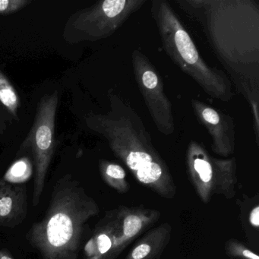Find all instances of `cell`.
I'll return each instance as SVG.
<instances>
[{
    "instance_id": "277c9868",
    "label": "cell",
    "mask_w": 259,
    "mask_h": 259,
    "mask_svg": "<svg viewBox=\"0 0 259 259\" xmlns=\"http://www.w3.org/2000/svg\"><path fill=\"white\" fill-rule=\"evenodd\" d=\"M59 94L57 91L40 99L34 123L22 148L30 147L35 166L33 204L37 206L45 189L47 174L55 148V122Z\"/></svg>"
},
{
    "instance_id": "7c38bea8",
    "label": "cell",
    "mask_w": 259,
    "mask_h": 259,
    "mask_svg": "<svg viewBox=\"0 0 259 259\" xmlns=\"http://www.w3.org/2000/svg\"><path fill=\"white\" fill-rule=\"evenodd\" d=\"M201 116L206 126L210 130L215 143L213 144L214 151L221 155L227 156L232 150L227 146L224 141V124L221 116L213 109L207 107H201Z\"/></svg>"
},
{
    "instance_id": "7a4b0ae2",
    "label": "cell",
    "mask_w": 259,
    "mask_h": 259,
    "mask_svg": "<svg viewBox=\"0 0 259 259\" xmlns=\"http://www.w3.org/2000/svg\"><path fill=\"white\" fill-rule=\"evenodd\" d=\"M86 122L92 130L107 138L114 154L142 186L163 198H174L177 186L167 166L151 146L140 140L130 125L101 115H91Z\"/></svg>"
},
{
    "instance_id": "4fadbf2b",
    "label": "cell",
    "mask_w": 259,
    "mask_h": 259,
    "mask_svg": "<svg viewBox=\"0 0 259 259\" xmlns=\"http://www.w3.org/2000/svg\"><path fill=\"white\" fill-rule=\"evenodd\" d=\"M100 172L104 181L119 193H125L130 189L125 169L117 163L101 160Z\"/></svg>"
},
{
    "instance_id": "3957f363",
    "label": "cell",
    "mask_w": 259,
    "mask_h": 259,
    "mask_svg": "<svg viewBox=\"0 0 259 259\" xmlns=\"http://www.w3.org/2000/svg\"><path fill=\"white\" fill-rule=\"evenodd\" d=\"M157 14L165 48L174 61L209 95L221 100L230 98V91L222 75L206 66L190 36L164 3Z\"/></svg>"
},
{
    "instance_id": "8992f818",
    "label": "cell",
    "mask_w": 259,
    "mask_h": 259,
    "mask_svg": "<svg viewBox=\"0 0 259 259\" xmlns=\"http://www.w3.org/2000/svg\"><path fill=\"white\" fill-rule=\"evenodd\" d=\"M189 175L199 198L207 203L214 194L233 198L236 195V166L233 160H215L199 146L189 148Z\"/></svg>"
},
{
    "instance_id": "9c48e42d",
    "label": "cell",
    "mask_w": 259,
    "mask_h": 259,
    "mask_svg": "<svg viewBox=\"0 0 259 259\" xmlns=\"http://www.w3.org/2000/svg\"><path fill=\"white\" fill-rule=\"evenodd\" d=\"M119 234L117 209L106 212L84 247L83 259H116Z\"/></svg>"
},
{
    "instance_id": "e0dca14e",
    "label": "cell",
    "mask_w": 259,
    "mask_h": 259,
    "mask_svg": "<svg viewBox=\"0 0 259 259\" xmlns=\"http://www.w3.org/2000/svg\"><path fill=\"white\" fill-rule=\"evenodd\" d=\"M30 4L29 0H0V16L16 13Z\"/></svg>"
},
{
    "instance_id": "8fae6325",
    "label": "cell",
    "mask_w": 259,
    "mask_h": 259,
    "mask_svg": "<svg viewBox=\"0 0 259 259\" xmlns=\"http://www.w3.org/2000/svg\"><path fill=\"white\" fill-rule=\"evenodd\" d=\"M171 232L169 223L152 229L136 242L125 259L159 258L170 240Z\"/></svg>"
},
{
    "instance_id": "d6986e66",
    "label": "cell",
    "mask_w": 259,
    "mask_h": 259,
    "mask_svg": "<svg viewBox=\"0 0 259 259\" xmlns=\"http://www.w3.org/2000/svg\"><path fill=\"white\" fill-rule=\"evenodd\" d=\"M0 259H14L11 253L6 248L0 249Z\"/></svg>"
},
{
    "instance_id": "5bb4252c",
    "label": "cell",
    "mask_w": 259,
    "mask_h": 259,
    "mask_svg": "<svg viewBox=\"0 0 259 259\" xmlns=\"http://www.w3.org/2000/svg\"><path fill=\"white\" fill-rule=\"evenodd\" d=\"M0 102L15 117H17L19 97L13 84L9 81L5 74L0 69Z\"/></svg>"
},
{
    "instance_id": "5b68a950",
    "label": "cell",
    "mask_w": 259,
    "mask_h": 259,
    "mask_svg": "<svg viewBox=\"0 0 259 259\" xmlns=\"http://www.w3.org/2000/svg\"><path fill=\"white\" fill-rule=\"evenodd\" d=\"M137 1L106 0L81 10L69 18L63 37L69 43L95 40L111 34L127 15L131 13Z\"/></svg>"
},
{
    "instance_id": "52a82bcc",
    "label": "cell",
    "mask_w": 259,
    "mask_h": 259,
    "mask_svg": "<svg viewBox=\"0 0 259 259\" xmlns=\"http://www.w3.org/2000/svg\"><path fill=\"white\" fill-rule=\"evenodd\" d=\"M134 64L138 84L157 126L166 134L172 133L174 126L170 105L158 76L140 55L134 56Z\"/></svg>"
},
{
    "instance_id": "ba28073f",
    "label": "cell",
    "mask_w": 259,
    "mask_h": 259,
    "mask_svg": "<svg viewBox=\"0 0 259 259\" xmlns=\"http://www.w3.org/2000/svg\"><path fill=\"white\" fill-rule=\"evenodd\" d=\"M116 209L119 218V234L115 251L116 258L132 241L155 224L160 217L158 210L142 207L120 205Z\"/></svg>"
},
{
    "instance_id": "2e32d148",
    "label": "cell",
    "mask_w": 259,
    "mask_h": 259,
    "mask_svg": "<svg viewBox=\"0 0 259 259\" xmlns=\"http://www.w3.org/2000/svg\"><path fill=\"white\" fill-rule=\"evenodd\" d=\"M227 254L239 259H259L258 256L242 242L230 239L225 244Z\"/></svg>"
},
{
    "instance_id": "9a60e30c",
    "label": "cell",
    "mask_w": 259,
    "mask_h": 259,
    "mask_svg": "<svg viewBox=\"0 0 259 259\" xmlns=\"http://www.w3.org/2000/svg\"><path fill=\"white\" fill-rule=\"evenodd\" d=\"M31 165L28 158L17 160L6 174L3 181L10 183H19L27 180L31 176Z\"/></svg>"
},
{
    "instance_id": "ac0fdd59",
    "label": "cell",
    "mask_w": 259,
    "mask_h": 259,
    "mask_svg": "<svg viewBox=\"0 0 259 259\" xmlns=\"http://www.w3.org/2000/svg\"><path fill=\"white\" fill-rule=\"evenodd\" d=\"M249 222L251 225L255 229L259 227V207L255 205L249 213Z\"/></svg>"
},
{
    "instance_id": "30bf717a",
    "label": "cell",
    "mask_w": 259,
    "mask_h": 259,
    "mask_svg": "<svg viewBox=\"0 0 259 259\" xmlns=\"http://www.w3.org/2000/svg\"><path fill=\"white\" fill-rule=\"evenodd\" d=\"M27 214L26 186L0 180V226L14 228L23 223Z\"/></svg>"
},
{
    "instance_id": "6da1fadb",
    "label": "cell",
    "mask_w": 259,
    "mask_h": 259,
    "mask_svg": "<svg viewBox=\"0 0 259 259\" xmlns=\"http://www.w3.org/2000/svg\"><path fill=\"white\" fill-rule=\"evenodd\" d=\"M99 206L70 174L57 180L45 218L35 222L27 239L43 259H77L89 220Z\"/></svg>"
}]
</instances>
